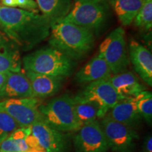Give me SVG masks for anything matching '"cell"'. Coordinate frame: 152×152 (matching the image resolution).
<instances>
[{
    "label": "cell",
    "mask_w": 152,
    "mask_h": 152,
    "mask_svg": "<svg viewBox=\"0 0 152 152\" xmlns=\"http://www.w3.org/2000/svg\"><path fill=\"white\" fill-rule=\"evenodd\" d=\"M51 25L48 18L34 11L0 5V30L24 52L49 37Z\"/></svg>",
    "instance_id": "1"
},
{
    "label": "cell",
    "mask_w": 152,
    "mask_h": 152,
    "mask_svg": "<svg viewBox=\"0 0 152 152\" xmlns=\"http://www.w3.org/2000/svg\"><path fill=\"white\" fill-rule=\"evenodd\" d=\"M49 46L67 55L73 60L82 58L94 45V33L71 23L58 22L51 26Z\"/></svg>",
    "instance_id": "2"
},
{
    "label": "cell",
    "mask_w": 152,
    "mask_h": 152,
    "mask_svg": "<svg viewBox=\"0 0 152 152\" xmlns=\"http://www.w3.org/2000/svg\"><path fill=\"white\" fill-rule=\"evenodd\" d=\"M74 60L52 47H45L23 58L25 71L65 78L73 73Z\"/></svg>",
    "instance_id": "3"
},
{
    "label": "cell",
    "mask_w": 152,
    "mask_h": 152,
    "mask_svg": "<svg viewBox=\"0 0 152 152\" xmlns=\"http://www.w3.org/2000/svg\"><path fill=\"white\" fill-rule=\"evenodd\" d=\"M110 7L108 0H78L60 22L71 23L99 33L109 22Z\"/></svg>",
    "instance_id": "4"
},
{
    "label": "cell",
    "mask_w": 152,
    "mask_h": 152,
    "mask_svg": "<svg viewBox=\"0 0 152 152\" xmlns=\"http://www.w3.org/2000/svg\"><path fill=\"white\" fill-rule=\"evenodd\" d=\"M39 110L45 121L59 132L77 131L82 124L76 115L73 97L68 94L53 99L47 104L40 105Z\"/></svg>",
    "instance_id": "5"
},
{
    "label": "cell",
    "mask_w": 152,
    "mask_h": 152,
    "mask_svg": "<svg viewBox=\"0 0 152 152\" xmlns=\"http://www.w3.org/2000/svg\"><path fill=\"white\" fill-rule=\"evenodd\" d=\"M98 56L106 62L112 73L126 71L130 65L125 32L121 27L113 30L100 45Z\"/></svg>",
    "instance_id": "6"
},
{
    "label": "cell",
    "mask_w": 152,
    "mask_h": 152,
    "mask_svg": "<svg viewBox=\"0 0 152 152\" xmlns=\"http://www.w3.org/2000/svg\"><path fill=\"white\" fill-rule=\"evenodd\" d=\"M41 99L35 97L7 99L0 102V111L12 117L20 127L33 125L45 121L39 110Z\"/></svg>",
    "instance_id": "7"
},
{
    "label": "cell",
    "mask_w": 152,
    "mask_h": 152,
    "mask_svg": "<svg viewBox=\"0 0 152 152\" xmlns=\"http://www.w3.org/2000/svg\"><path fill=\"white\" fill-rule=\"evenodd\" d=\"M102 125L109 147L115 152H130L137 134L132 128L111 119L107 114L102 118Z\"/></svg>",
    "instance_id": "8"
},
{
    "label": "cell",
    "mask_w": 152,
    "mask_h": 152,
    "mask_svg": "<svg viewBox=\"0 0 152 152\" xmlns=\"http://www.w3.org/2000/svg\"><path fill=\"white\" fill-rule=\"evenodd\" d=\"M77 152H106L109 144L97 121L83 125L74 139Z\"/></svg>",
    "instance_id": "9"
},
{
    "label": "cell",
    "mask_w": 152,
    "mask_h": 152,
    "mask_svg": "<svg viewBox=\"0 0 152 152\" xmlns=\"http://www.w3.org/2000/svg\"><path fill=\"white\" fill-rule=\"evenodd\" d=\"M80 94L98 106L99 118H103L122 99L109 80L92 82Z\"/></svg>",
    "instance_id": "10"
},
{
    "label": "cell",
    "mask_w": 152,
    "mask_h": 152,
    "mask_svg": "<svg viewBox=\"0 0 152 152\" xmlns=\"http://www.w3.org/2000/svg\"><path fill=\"white\" fill-rule=\"evenodd\" d=\"M25 140L29 148L41 147L52 152H61L64 147L61 132L53 129L45 121L31 125V133Z\"/></svg>",
    "instance_id": "11"
},
{
    "label": "cell",
    "mask_w": 152,
    "mask_h": 152,
    "mask_svg": "<svg viewBox=\"0 0 152 152\" xmlns=\"http://www.w3.org/2000/svg\"><path fill=\"white\" fill-rule=\"evenodd\" d=\"M130 61L141 78L149 85H152V55L145 47L134 39L129 45Z\"/></svg>",
    "instance_id": "12"
},
{
    "label": "cell",
    "mask_w": 152,
    "mask_h": 152,
    "mask_svg": "<svg viewBox=\"0 0 152 152\" xmlns=\"http://www.w3.org/2000/svg\"><path fill=\"white\" fill-rule=\"evenodd\" d=\"M20 49L0 30V73L21 71Z\"/></svg>",
    "instance_id": "13"
},
{
    "label": "cell",
    "mask_w": 152,
    "mask_h": 152,
    "mask_svg": "<svg viewBox=\"0 0 152 152\" xmlns=\"http://www.w3.org/2000/svg\"><path fill=\"white\" fill-rule=\"evenodd\" d=\"M26 75L31 85L33 97L42 99L55 95L61 88L63 77L44 75L26 71Z\"/></svg>",
    "instance_id": "14"
},
{
    "label": "cell",
    "mask_w": 152,
    "mask_h": 152,
    "mask_svg": "<svg viewBox=\"0 0 152 152\" xmlns=\"http://www.w3.org/2000/svg\"><path fill=\"white\" fill-rule=\"evenodd\" d=\"M33 97L31 85L26 73L9 72L0 90V99Z\"/></svg>",
    "instance_id": "15"
},
{
    "label": "cell",
    "mask_w": 152,
    "mask_h": 152,
    "mask_svg": "<svg viewBox=\"0 0 152 152\" xmlns=\"http://www.w3.org/2000/svg\"><path fill=\"white\" fill-rule=\"evenodd\" d=\"M112 72L106 62L99 56L92 58L76 73L75 79L79 83L109 80Z\"/></svg>",
    "instance_id": "16"
},
{
    "label": "cell",
    "mask_w": 152,
    "mask_h": 152,
    "mask_svg": "<svg viewBox=\"0 0 152 152\" xmlns=\"http://www.w3.org/2000/svg\"><path fill=\"white\" fill-rule=\"evenodd\" d=\"M106 114L111 119L130 128L136 125L141 118L136 106L135 97L121 99Z\"/></svg>",
    "instance_id": "17"
},
{
    "label": "cell",
    "mask_w": 152,
    "mask_h": 152,
    "mask_svg": "<svg viewBox=\"0 0 152 152\" xmlns=\"http://www.w3.org/2000/svg\"><path fill=\"white\" fill-rule=\"evenodd\" d=\"M109 80L122 99L134 97L145 90V87L132 72L125 71L115 74L111 76Z\"/></svg>",
    "instance_id": "18"
},
{
    "label": "cell",
    "mask_w": 152,
    "mask_h": 152,
    "mask_svg": "<svg viewBox=\"0 0 152 152\" xmlns=\"http://www.w3.org/2000/svg\"><path fill=\"white\" fill-rule=\"evenodd\" d=\"M35 1L42 15L49 19L52 25L60 22L72 8L71 0H36Z\"/></svg>",
    "instance_id": "19"
},
{
    "label": "cell",
    "mask_w": 152,
    "mask_h": 152,
    "mask_svg": "<svg viewBox=\"0 0 152 152\" xmlns=\"http://www.w3.org/2000/svg\"><path fill=\"white\" fill-rule=\"evenodd\" d=\"M123 26L130 25L142 8L144 0H108Z\"/></svg>",
    "instance_id": "20"
},
{
    "label": "cell",
    "mask_w": 152,
    "mask_h": 152,
    "mask_svg": "<svg viewBox=\"0 0 152 152\" xmlns=\"http://www.w3.org/2000/svg\"><path fill=\"white\" fill-rule=\"evenodd\" d=\"M76 115L82 125L99 118V109L96 104L84 97L81 94L73 97Z\"/></svg>",
    "instance_id": "21"
},
{
    "label": "cell",
    "mask_w": 152,
    "mask_h": 152,
    "mask_svg": "<svg viewBox=\"0 0 152 152\" xmlns=\"http://www.w3.org/2000/svg\"><path fill=\"white\" fill-rule=\"evenodd\" d=\"M135 97L136 106L140 116L149 125L152 121V94L149 91H143Z\"/></svg>",
    "instance_id": "22"
},
{
    "label": "cell",
    "mask_w": 152,
    "mask_h": 152,
    "mask_svg": "<svg viewBox=\"0 0 152 152\" xmlns=\"http://www.w3.org/2000/svg\"><path fill=\"white\" fill-rule=\"evenodd\" d=\"M137 27L149 31L152 27V0H144L142 8L133 20Z\"/></svg>",
    "instance_id": "23"
},
{
    "label": "cell",
    "mask_w": 152,
    "mask_h": 152,
    "mask_svg": "<svg viewBox=\"0 0 152 152\" xmlns=\"http://www.w3.org/2000/svg\"><path fill=\"white\" fill-rule=\"evenodd\" d=\"M20 128V125L9 114L0 111V144Z\"/></svg>",
    "instance_id": "24"
},
{
    "label": "cell",
    "mask_w": 152,
    "mask_h": 152,
    "mask_svg": "<svg viewBox=\"0 0 152 152\" xmlns=\"http://www.w3.org/2000/svg\"><path fill=\"white\" fill-rule=\"evenodd\" d=\"M29 147L24 139H13L9 137L0 144V152H27Z\"/></svg>",
    "instance_id": "25"
},
{
    "label": "cell",
    "mask_w": 152,
    "mask_h": 152,
    "mask_svg": "<svg viewBox=\"0 0 152 152\" xmlns=\"http://www.w3.org/2000/svg\"><path fill=\"white\" fill-rule=\"evenodd\" d=\"M31 133V125L27 127H20L11 134L10 137L13 139H26Z\"/></svg>",
    "instance_id": "26"
},
{
    "label": "cell",
    "mask_w": 152,
    "mask_h": 152,
    "mask_svg": "<svg viewBox=\"0 0 152 152\" xmlns=\"http://www.w3.org/2000/svg\"><path fill=\"white\" fill-rule=\"evenodd\" d=\"M16 5L18 7L24 10H36L37 4L35 0H16Z\"/></svg>",
    "instance_id": "27"
},
{
    "label": "cell",
    "mask_w": 152,
    "mask_h": 152,
    "mask_svg": "<svg viewBox=\"0 0 152 152\" xmlns=\"http://www.w3.org/2000/svg\"><path fill=\"white\" fill-rule=\"evenodd\" d=\"M143 152H152V137L151 134H149L143 144Z\"/></svg>",
    "instance_id": "28"
},
{
    "label": "cell",
    "mask_w": 152,
    "mask_h": 152,
    "mask_svg": "<svg viewBox=\"0 0 152 152\" xmlns=\"http://www.w3.org/2000/svg\"><path fill=\"white\" fill-rule=\"evenodd\" d=\"M2 6L7 7H11V8H16L17 7L16 5V0H1Z\"/></svg>",
    "instance_id": "29"
},
{
    "label": "cell",
    "mask_w": 152,
    "mask_h": 152,
    "mask_svg": "<svg viewBox=\"0 0 152 152\" xmlns=\"http://www.w3.org/2000/svg\"><path fill=\"white\" fill-rule=\"evenodd\" d=\"M7 79V73H0V90L2 88Z\"/></svg>",
    "instance_id": "30"
},
{
    "label": "cell",
    "mask_w": 152,
    "mask_h": 152,
    "mask_svg": "<svg viewBox=\"0 0 152 152\" xmlns=\"http://www.w3.org/2000/svg\"><path fill=\"white\" fill-rule=\"evenodd\" d=\"M75 1H78V0H75Z\"/></svg>",
    "instance_id": "31"
}]
</instances>
